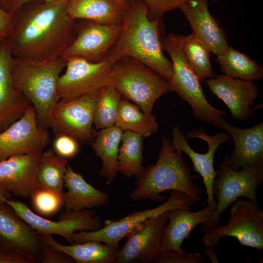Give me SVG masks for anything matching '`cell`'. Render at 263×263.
Instances as JSON below:
<instances>
[{
  "label": "cell",
  "mask_w": 263,
  "mask_h": 263,
  "mask_svg": "<svg viewBox=\"0 0 263 263\" xmlns=\"http://www.w3.org/2000/svg\"><path fill=\"white\" fill-rule=\"evenodd\" d=\"M68 0L30 1L15 12L6 37L14 57L43 60L61 56L76 34L77 20L67 14Z\"/></svg>",
  "instance_id": "1"
},
{
  "label": "cell",
  "mask_w": 263,
  "mask_h": 263,
  "mask_svg": "<svg viewBox=\"0 0 263 263\" xmlns=\"http://www.w3.org/2000/svg\"><path fill=\"white\" fill-rule=\"evenodd\" d=\"M160 21L150 18L142 0H128L123 9L120 35L106 59L113 64L123 57L134 58L169 82L172 66L163 53Z\"/></svg>",
  "instance_id": "2"
},
{
  "label": "cell",
  "mask_w": 263,
  "mask_h": 263,
  "mask_svg": "<svg viewBox=\"0 0 263 263\" xmlns=\"http://www.w3.org/2000/svg\"><path fill=\"white\" fill-rule=\"evenodd\" d=\"M191 175L190 165L184 159L182 152L173 149L169 139L162 138L158 159L138 177L135 186L129 195L132 201L150 200L163 202L169 197L161 194L167 190L181 192L194 203L201 200L202 191Z\"/></svg>",
  "instance_id": "3"
},
{
  "label": "cell",
  "mask_w": 263,
  "mask_h": 263,
  "mask_svg": "<svg viewBox=\"0 0 263 263\" xmlns=\"http://www.w3.org/2000/svg\"><path fill=\"white\" fill-rule=\"evenodd\" d=\"M66 65V61L60 56L43 60L14 57V85L34 107L39 125L43 128H48L51 112L59 101L57 83Z\"/></svg>",
  "instance_id": "4"
},
{
  "label": "cell",
  "mask_w": 263,
  "mask_h": 263,
  "mask_svg": "<svg viewBox=\"0 0 263 263\" xmlns=\"http://www.w3.org/2000/svg\"><path fill=\"white\" fill-rule=\"evenodd\" d=\"M109 84L113 86L123 98L138 106L147 115H152L156 100L173 90L169 81L141 61L123 57L113 63Z\"/></svg>",
  "instance_id": "5"
},
{
  "label": "cell",
  "mask_w": 263,
  "mask_h": 263,
  "mask_svg": "<svg viewBox=\"0 0 263 263\" xmlns=\"http://www.w3.org/2000/svg\"><path fill=\"white\" fill-rule=\"evenodd\" d=\"M184 36L170 33L161 39L163 50L171 59L173 75L169 83L173 90L190 106L194 117L219 128L225 112L216 109L207 100L200 79L188 62L183 50Z\"/></svg>",
  "instance_id": "6"
},
{
  "label": "cell",
  "mask_w": 263,
  "mask_h": 263,
  "mask_svg": "<svg viewBox=\"0 0 263 263\" xmlns=\"http://www.w3.org/2000/svg\"><path fill=\"white\" fill-rule=\"evenodd\" d=\"M263 182V161L234 170L229 165L228 156H225L217 168V175L213 183L216 207L208 221L200 225L201 230L204 231L220 226L221 214L242 197L258 202L257 189Z\"/></svg>",
  "instance_id": "7"
},
{
  "label": "cell",
  "mask_w": 263,
  "mask_h": 263,
  "mask_svg": "<svg viewBox=\"0 0 263 263\" xmlns=\"http://www.w3.org/2000/svg\"><path fill=\"white\" fill-rule=\"evenodd\" d=\"M172 147L185 153L190 158L194 171L202 177L207 205L215 209L216 201L213 193V183L217 175L214 168V155L217 149L228 140L230 135L223 132L209 135L202 128L194 129L184 135L180 128L175 126L172 130Z\"/></svg>",
  "instance_id": "8"
},
{
  "label": "cell",
  "mask_w": 263,
  "mask_h": 263,
  "mask_svg": "<svg viewBox=\"0 0 263 263\" xmlns=\"http://www.w3.org/2000/svg\"><path fill=\"white\" fill-rule=\"evenodd\" d=\"M227 223L203 231L205 248L213 249L224 236L235 238L241 245L258 250L263 248V211L258 202L239 198L232 203Z\"/></svg>",
  "instance_id": "9"
},
{
  "label": "cell",
  "mask_w": 263,
  "mask_h": 263,
  "mask_svg": "<svg viewBox=\"0 0 263 263\" xmlns=\"http://www.w3.org/2000/svg\"><path fill=\"white\" fill-rule=\"evenodd\" d=\"M194 202L185 193L172 190L167 201L150 209L134 211L117 220H106L104 225L95 231L81 230L72 236L74 243L98 241L119 248V243L146 220L174 208L190 209Z\"/></svg>",
  "instance_id": "10"
},
{
  "label": "cell",
  "mask_w": 263,
  "mask_h": 263,
  "mask_svg": "<svg viewBox=\"0 0 263 263\" xmlns=\"http://www.w3.org/2000/svg\"><path fill=\"white\" fill-rule=\"evenodd\" d=\"M6 203L38 233L57 235L71 244L74 243L72 236L76 231H95L103 226L101 219L92 209L81 211L65 209L60 213L58 221H55L35 213L22 202L11 198L7 200Z\"/></svg>",
  "instance_id": "11"
},
{
  "label": "cell",
  "mask_w": 263,
  "mask_h": 263,
  "mask_svg": "<svg viewBox=\"0 0 263 263\" xmlns=\"http://www.w3.org/2000/svg\"><path fill=\"white\" fill-rule=\"evenodd\" d=\"M98 92L69 101L59 100L51 112L48 128L56 136L65 134L78 143H91L96 134L93 124Z\"/></svg>",
  "instance_id": "12"
},
{
  "label": "cell",
  "mask_w": 263,
  "mask_h": 263,
  "mask_svg": "<svg viewBox=\"0 0 263 263\" xmlns=\"http://www.w3.org/2000/svg\"><path fill=\"white\" fill-rule=\"evenodd\" d=\"M65 60L66 70L57 86L59 100H75L97 92L109 84L113 64L106 59L97 63L78 57Z\"/></svg>",
  "instance_id": "13"
},
{
  "label": "cell",
  "mask_w": 263,
  "mask_h": 263,
  "mask_svg": "<svg viewBox=\"0 0 263 263\" xmlns=\"http://www.w3.org/2000/svg\"><path fill=\"white\" fill-rule=\"evenodd\" d=\"M121 28L122 23L101 24L77 20L75 37L60 57L64 60L78 57L93 63L103 61L117 41Z\"/></svg>",
  "instance_id": "14"
},
{
  "label": "cell",
  "mask_w": 263,
  "mask_h": 263,
  "mask_svg": "<svg viewBox=\"0 0 263 263\" xmlns=\"http://www.w3.org/2000/svg\"><path fill=\"white\" fill-rule=\"evenodd\" d=\"M50 141L48 131L38 124L35 109L31 104L19 118L0 132V162L44 150Z\"/></svg>",
  "instance_id": "15"
},
{
  "label": "cell",
  "mask_w": 263,
  "mask_h": 263,
  "mask_svg": "<svg viewBox=\"0 0 263 263\" xmlns=\"http://www.w3.org/2000/svg\"><path fill=\"white\" fill-rule=\"evenodd\" d=\"M43 243L38 233L6 203H0V251L15 252L40 263Z\"/></svg>",
  "instance_id": "16"
},
{
  "label": "cell",
  "mask_w": 263,
  "mask_h": 263,
  "mask_svg": "<svg viewBox=\"0 0 263 263\" xmlns=\"http://www.w3.org/2000/svg\"><path fill=\"white\" fill-rule=\"evenodd\" d=\"M168 211L146 220L126 237L116 263L153 262L160 251Z\"/></svg>",
  "instance_id": "17"
},
{
  "label": "cell",
  "mask_w": 263,
  "mask_h": 263,
  "mask_svg": "<svg viewBox=\"0 0 263 263\" xmlns=\"http://www.w3.org/2000/svg\"><path fill=\"white\" fill-rule=\"evenodd\" d=\"M204 81L210 91L225 104L232 118L245 121L254 115V109L251 107L256 105L260 91L253 81L225 75Z\"/></svg>",
  "instance_id": "18"
},
{
  "label": "cell",
  "mask_w": 263,
  "mask_h": 263,
  "mask_svg": "<svg viewBox=\"0 0 263 263\" xmlns=\"http://www.w3.org/2000/svg\"><path fill=\"white\" fill-rule=\"evenodd\" d=\"M43 150L8 158L0 162V187L12 195L26 198L39 187L38 163Z\"/></svg>",
  "instance_id": "19"
},
{
  "label": "cell",
  "mask_w": 263,
  "mask_h": 263,
  "mask_svg": "<svg viewBox=\"0 0 263 263\" xmlns=\"http://www.w3.org/2000/svg\"><path fill=\"white\" fill-rule=\"evenodd\" d=\"M13 60L5 38L0 47V132L19 118L31 104L14 85Z\"/></svg>",
  "instance_id": "20"
},
{
  "label": "cell",
  "mask_w": 263,
  "mask_h": 263,
  "mask_svg": "<svg viewBox=\"0 0 263 263\" xmlns=\"http://www.w3.org/2000/svg\"><path fill=\"white\" fill-rule=\"evenodd\" d=\"M179 9L188 21L192 33L205 43L211 53L217 56L228 48L225 32L210 13L207 0H188Z\"/></svg>",
  "instance_id": "21"
},
{
  "label": "cell",
  "mask_w": 263,
  "mask_h": 263,
  "mask_svg": "<svg viewBox=\"0 0 263 263\" xmlns=\"http://www.w3.org/2000/svg\"><path fill=\"white\" fill-rule=\"evenodd\" d=\"M219 129L227 132L234 142L233 152L228 157L233 170L263 161V122L251 127L241 128L229 124L224 116L219 119Z\"/></svg>",
  "instance_id": "22"
},
{
  "label": "cell",
  "mask_w": 263,
  "mask_h": 263,
  "mask_svg": "<svg viewBox=\"0 0 263 263\" xmlns=\"http://www.w3.org/2000/svg\"><path fill=\"white\" fill-rule=\"evenodd\" d=\"M214 210L215 208L207 205L196 211L182 208L168 210V223L163 229L160 251L182 249L183 242L189 238L191 232L197 226L207 221Z\"/></svg>",
  "instance_id": "23"
},
{
  "label": "cell",
  "mask_w": 263,
  "mask_h": 263,
  "mask_svg": "<svg viewBox=\"0 0 263 263\" xmlns=\"http://www.w3.org/2000/svg\"><path fill=\"white\" fill-rule=\"evenodd\" d=\"M64 186L67 189L62 193L63 206L66 210L81 211L100 207L107 204L110 199L107 193L88 183L81 174L76 172L68 165L64 175Z\"/></svg>",
  "instance_id": "24"
},
{
  "label": "cell",
  "mask_w": 263,
  "mask_h": 263,
  "mask_svg": "<svg viewBox=\"0 0 263 263\" xmlns=\"http://www.w3.org/2000/svg\"><path fill=\"white\" fill-rule=\"evenodd\" d=\"M38 233L45 244L65 253L77 263H114L116 262L119 248L98 241L74 243L65 245L56 241L52 235Z\"/></svg>",
  "instance_id": "25"
},
{
  "label": "cell",
  "mask_w": 263,
  "mask_h": 263,
  "mask_svg": "<svg viewBox=\"0 0 263 263\" xmlns=\"http://www.w3.org/2000/svg\"><path fill=\"white\" fill-rule=\"evenodd\" d=\"M123 8L115 0H69L68 16L101 24H118L122 21Z\"/></svg>",
  "instance_id": "26"
},
{
  "label": "cell",
  "mask_w": 263,
  "mask_h": 263,
  "mask_svg": "<svg viewBox=\"0 0 263 263\" xmlns=\"http://www.w3.org/2000/svg\"><path fill=\"white\" fill-rule=\"evenodd\" d=\"M123 132L115 125L101 129L91 143L92 148L102 160L99 174L108 184L113 183L117 176V157Z\"/></svg>",
  "instance_id": "27"
},
{
  "label": "cell",
  "mask_w": 263,
  "mask_h": 263,
  "mask_svg": "<svg viewBox=\"0 0 263 263\" xmlns=\"http://www.w3.org/2000/svg\"><path fill=\"white\" fill-rule=\"evenodd\" d=\"M216 61L224 75L254 81L263 77V68L246 54L229 46L217 56Z\"/></svg>",
  "instance_id": "28"
},
{
  "label": "cell",
  "mask_w": 263,
  "mask_h": 263,
  "mask_svg": "<svg viewBox=\"0 0 263 263\" xmlns=\"http://www.w3.org/2000/svg\"><path fill=\"white\" fill-rule=\"evenodd\" d=\"M114 125L123 131L132 132L145 137L156 132L159 128L154 115H147L135 104L123 98Z\"/></svg>",
  "instance_id": "29"
},
{
  "label": "cell",
  "mask_w": 263,
  "mask_h": 263,
  "mask_svg": "<svg viewBox=\"0 0 263 263\" xmlns=\"http://www.w3.org/2000/svg\"><path fill=\"white\" fill-rule=\"evenodd\" d=\"M143 136L135 132H123L117 157L118 172L126 177L137 178L144 172Z\"/></svg>",
  "instance_id": "30"
},
{
  "label": "cell",
  "mask_w": 263,
  "mask_h": 263,
  "mask_svg": "<svg viewBox=\"0 0 263 263\" xmlns=\"http://www.w3.org/2000/svg\"><path fill=\"white\" fill-rule=\"evenodd\" d=\"M67 163L66 159L51 150L43 151L38 163V179L40 185L62 194Z\"/></svg>",
  "instance_id": "31"
},
{
  "label": "cell",
  "mask_w": 263,
  "mask_h": 263,
  "mask_svg": "<svg viewBox=\"0 0 263 263\" xmlns=\"http://www.w3.org/2000/svg\"><path fill=\"white\" fill-rule=\"evenodd\" d=\"M183 50L188 62L200 80L215 75L210 61L211 52L199 38L192 33L184 36Z\"/></svg>",
  "instance_id": "32"
},
{
  "label": "cell",
  "mask_w": 263,
  "mask_h": 263,
  "mask_svg": "<svg viewBox=\"0 0 263 263\" xmlns=\"http://www.w3.org/2000/svg\"><path fill=\"white\" fill-rule=\"evenodd\" d=\"M122 98L118 91L110 84L104 86L98 91L94 121L97 129L101 130L114 125Z\"/></svg>",
  "instance_id": "33"
},
{
  "label": "cell",
  "mask_w": 263,
  "mask_h": 263,
  "mask_svg": "<svg viewBox=\"0 0 263 263\" xmlns=\"http://www.w3.org/2000/svg\"><path fill=\"white\" fill-rule=\"evenodd\" d=\"M32 206L39 215L49 216L63 207L62 194L39 185L31 196Z\"/></svg>",
  "instance_id": "34"
},
{
  "label": "cell",
  "mask_w": 263,
  "mask_h": 263,
  "mask_svg": "<svg viewBox=\"0 0 263 263\" xmlns=\"http://www.w3.org/2000/svg\"><path fill=\"white\" fill-rule=\"evenodd\" d=\"M153 263H204L201 255L197 252L188 253L184 250L160 251Z\"/></svg>",
  "instance_id": "35"
},
{
  "label": "cell",
  "mask_w": 263,
  "mask_h": 263,
  "mask_svg": "<svg viewBox=\"0 0 263 263\" xmlns=\"http://www.w3.org/2000/svg\"><path fill=\"white\" fill-rule=\"evenodd\" d=\"M147 6L152 19H161L168 12L179 8L188 0H142Z\"/></svg>",
  "instance_id": "36"
},
{
  "label": "cell",
  "mask_w": 263,
  "mask_h": 263,
  "mask_svg": "<svg viewBox=\"0 0 263 263\" xmlns=\"http://www.w3.org/2000/svg\"><path fill=\"white\" fill-rule=\"evenodd\" d=\"M56 136L53 144V150L56 154L66 159L76 155L79 146L78 142L75 139L65 134Z\"/></svg>",
  "instance_id": "37"
},
{
  "label": "cell",
  "mask_w": 263,
  "mask_h": 263,
  "mask_svg": "<svg viewBox=\"0 0 263 263\" xmlns=\"http://www.w3.org/2000/svg\"><path fill=\"white\" fill-rule=\"evenodd\" d=\"M41 263H74V260L65 253L43 242Z\"/></svg>",
  "instance_id": "38"
},
{
  "label": "cell",
  "mask_w": 263,
  "mask_h": 263,
  "mask_svg": "<svg viewBox=\"0 0 263 263\" xmlns=\"http://www.w3.org/2000/svg\"><path fill=\"white\" fill-rule=\"evenodd\" d=\"M0 263H31V262L20 254L0 251Z\"/></svg>",
  "instance_id": "39"
},
{
  "label": "cell",
  "mask_w": 263,
  "mask_h": 263,
  "mask_svg": "<svg viewBox=\"0 0 263 263\" xmlns=\"http://www.w3.org/2000/svg\"><path fill=\"white\" fill-rule=\"evenodd\" d=\"M13 16L6 12L0 4V35L7 37L11 28Z\"/></svg>",
  "instance_id": "40"
},
{
  "label": "cell",
  "mask_w": 263,
  "mask_h": 263,
  "mask_svg": "<svg viewBox=\"0 0 263 263\" xmlns=\"http://www.w3.org/2000/svg\"><path fill=\"white\" fill-rule=\"evenodd\" d=\"M53 1L56 0H3L0 5L2 7L11 15L23 4L33 1Z\"/></svg>",
  "instance_id": "41"
},
{
  "label": "cell",
  "mask_w": 263,
  "mask_h": 263,
  "mask_svg": "<svg viewBox=\"0 0 263 263\" xmlns=\"http://www.w3.org/2000/svg\"><path fill=\"white\" fill-rule=\"evenodd\" d=\"M205 254L209 259L210 261L213 263H219L215 251L213 249L205 248L204 250Z\"/></svg>",
  "instance_id": "42"
},
{
  "label": "cell",
  "mask_w": 263,
  "mask_h": 263,
  "mask_svg": "<svg viewBox=\"0 0 263 263\" xmlns=\"http://www.w3.org/2000/svg\"><path fill=\"white\" fill-rule=\"evenodd\" d=\"M12 194L5 190L3 188L0 187V203H6V201L8 199H11Z\"/></svg>",
  "instance_id": "43"
},
{
  "label": "cell",
  "mask_w": 263,
  "mask_h": 263,
  "mask_svg": "<svg viewBox=\"0 0 263 263\" xmlns=\"http://www.w3.org/2000/svg\"><path fill=\"white\" fill-rule=\"evenodd\" d=\"M118 2L123 8L124 7L128 0H115Z\"/></svg>",
  "instance_id": "44"
},
{
  "label": "cell",
  "mask_w": 263,
  "mask_h": 263,
  "mask_svg": "<svg viewBox=\"0 0 263 263\" xmlns=\"http://www.w3.org/2000/svg\"><path fill=\"white\" fill-rule=\"evenodd\" d=\"M6 36L5 35H0V47L3 41V40L6 38Z\"/></svg>",
  "instance_id": "45"
},
{
  "label": "cell",
  "mask_w": 263,
  "mask_h": 263,
  "mask_svg": "<svg viewBox=\"0 0 263 263\" xmlns=\"http://www.w3.org/2000/svg\"><path fill=\"white\" fill-rule=\"evenodd\" d=\"M3 1V0H0V4Z\"/></svg>",
  "instance_id": "46"
},
{
  "label": "cell",
  "mask_w": 263,
  "mask_h": 263,
  "mask_svg": "<svg viewBox=\"0 0 263 263\" xmlns=\"http://www.w3.org/2000/svg\"><path fill=\"white\" fill-rule=\"evenodd\" d=\"M212 0L213 1H218L219 0Z\"/></svg>",
  "instance_id": "47"
}]
</instances>
